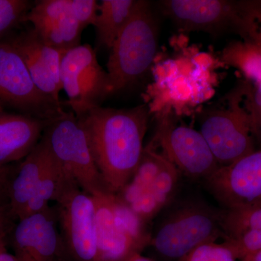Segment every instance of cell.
<instances>
[{
	"label": "cell",
	"mask_w": 261,
	"mask_h": 261,
	"mask_svg": "<svg viewBox=\"0 0 261 261\" xmlns=\"http://www.w3.org/2000/svg\"><path fill=\"white\" fill-rule=\"evenodd\" d=\"M149 111L145 105L128 109L98 107L77 117L92 157L110 192L118 194L140 164Z\"/></svg>",
	"instance_id": "obj_1"
},
{
	"label": "cell",
	"mask_w": 261,
	"mask_h": 261,
	"mask_svg": "<svg viewBox=\"0 0 261 261\" xmlns=\"http://www.w3.org/2000/svg\"><path fill=\"white\" fill-rule=\"evenodd\" d=\"M149 245L160 257L168 260H183L202 244L224 238L221 221L223 209L192 197L174 200L161 213Z\"/></svg>",
	"instance_id": "obj_2"
},
{
	"label": "cell",
	"mask_w": 261,
	"mask_h": 261,
	"mask_svg": "<svg viewBox=\"0 0 261 261\" xmlns=\"http://www.w3.org/2000/svg\"><path fill=\"white\" fill-rule=\"evenodd\" d=\"M159 25L150 2L137 0L126 25L111 49L107 72L112 94L138 82L155 59Z\"/></svg>",
	"instance_id": "obj_3"
},
{
	"label": "cell",
	"mask_w": 261,
	"mask_h": 261,
	"mask_svg": "<svg viewBox=\"0 0 261 261\" xmlns=\"http://www.w3.org/2000/svg\"><path fill=\"white\" fill-rule=\"evenodd\" d=\"M227 97L226 106L213 108L201 114L200 133L221 166L236 162L255 152V128L245 89Z\"/></svg>",
	"instance_id": "obj_4"
},
{
	"label": "cell",
	"mask_w": 261,
	"mask_h": 261,
	"mask_svg": "<svg viewBox=\"0 0 261 261\" xmlns=\"http://www.w3.org/2000/svg\"><path fill=\"white\" fill-rule=\"evenodd\" d=\"M49 148L67 174L94 197L108 190L92 157L87 136L72 111H63L50 120L44 134Z\"/></svg>",
	"instance_id": "obj_5"
},
{
	"label": "cell",
	"mask_w": 261,
	"mask_h": 261,
	"mask_svg": "<svg viewBox=\"0 0 261 261\" xmlns=\"http://www.w3.org/2000/svg\"><path fill=\"white\" fill-rule=\"evenodd\" d=\"M58 227L72 261H99L93 197L68 176L55 198Z\"/></svg>",
	"instance_id": "obj_6"
},
{
	"label": "cell",
	"mask_w": 261,
	"mask_h": 261,
	"mask_svg": "<svg viewBox=\"0 0 261 261\" xmlns=\"http://www.w3.org/2000/svg\"><path fill=\"white\" fill-rule=\"evenodd\" d=\"M159 6L181 32H235L244 42L248 40L252 20L245 1L163 0Z\"/></svg>",
	"instance_id": "obj_7"
},
{
	"label": "cell",
	"mask_w": 261,
	"mask_h": 261,
	"mask_svg": "<svg viewBox=\"0 0 261 261\" xmlns=\"http://www.w3.org/2000/svg\"><path fill=\"white\" fill-rule=\"evenodd\" d=\"M62 90L75 116L101 107L111 92V80L89 44H80L65 51L62 58Z\"/></svg>",
	"instance_id": "obj_8"
},
{
	"label": "cell",
	"mask_w": 261,
	"mask_h": 261,
	"mask_svg": "<svg viewBox=\"0 0 261 261\" xmlns=\"http://www.w3.org/2000/svg\"><path fill=\"white\" fill-rule=\"evenodd\" d=\"M50 121L64 111L33 82L23 58L8 39L0 42V110Z\"/></svg>",
	"instance_id": "obj_9"
},
{
	"label": "cell",
	"mask_w": 261,
	"mask_h": 261,
	"mask_svg": "<svg viewBox=\"0 0 261 261\" xmlns=\"http://www.w3.org/2000/svg\"><path fill=\"white\" fill-rule=\"evenodd\" d=\"M149 145L161 147V153L192 179L205 180L221 166L200 130L173 123L168 114L160 116Z\"/></svg>",
	"instance_id": "obj_10"
},
{
	"label": "cell",
	"mask_w": 261,
	"mask_h": 261,
	"mask_svg": "<svg viewBox=\"0 0 261 261\" xmlns=\"http://www.w3.org/2000/svg\"><path fill=\"white\" fill-rule=\"evenodd\" d=\"M204 181L225 210L261 207V149L220 166Z\"/></svg>",
	"instance_id": "obj_11"
},
{
	"label": "cell",
	"mask_w": 261,
	"mask_h": 261,
	"mask_svg": "<svg viewBox=\"0 0 261 261\" xmlns=\"http://www.w3.org/2000/svg\"><path fill=\"white\" fill-rule=\"evenodd\" d=\"M9 243L18 261H58L68 257L56 210L51 206L19 219Z\"/></svg>",
	"instance_id": "obj_12"
},
{
	"label": "cell",
	"mask_w": 261,
	"mask_h": 261,
	"mask_svg": "<svg viewBox=\"0 0 261 261\" xmlns=\"http://www.w3.org/2000/svg\"><path fill=\"white\" fill-rule=\"evenodd\" d=\"M8 39L23 58L37 88L55 102L61 104V62L65 51L46 44L32 27Z\"/></svg>",
	"instance_id": "obj_13"
},
{
	"label": "cell",
	"mask_w": 261,
	"mask_h": 261,
	"mask_svg": "<svg viewBox=\"0 0 261 261\" xmlns=\"http://www.w3.org/2000/svg\"><path fill=\"white\" fill-rule=\"evenodd\" d=\"M47 45L66 51L80 45L83 29L72 13L69 0H39L24 18Z\"/></svg>",
	"instance_id": "obj_14"
},
{
	"label": "cell",
	"mask_w": 261,
	"mask_h": 261,
	"mask_svg": "<svg viewBox=\"0 0 261 261\" xmlns=\"http://www.w3.org/2000/svg\"><path fill=\"white\" fill-rule=\"evenodd\" d=\"M49 121L0 110V168L25 159L42 139Z\"/></svg>",
	"instance_id": "obj_15"
},
{
	"label": "cell",
	"mask_w": 261,
	"mask_h": 261,
	"mask_svg": "<svg viewBox=\"0 0 261 261\" xmlns=\"http://www.w3.org/2000/svg\"><path fill=\"white\" fill-rule=\"evenodd\" d=\"M112 194L92 197L95 205L99 261H124L146 247L117 224L111 205Z\"/></svg>",
	"instance_id": "obj_16"
},
{
	"label": "cell",
	"mask_w": 261,
	"mask_h": 261,
	"mask_svg": "<svg viewBox=\"0 0 261 261\" xmlns=\"http://www.w3.org/2000/svg\"><path fill=\"white\" fill-rule=\"evenodd\" d=\"M50 156L49 146L42 136L32 152L16 165L8 183V196L18 220L32 198Z\"/></svg>",
	"instance_id": "obj_17"
},
{
	"label": "cell",
	"mask_w": 261,
	"mask_h": 261,
	"mask_svg": "<svg viewBox=\"0 0 261 261\" xmlns=\"http://www.w3.org/2000/svg\"><path fill=\"white\" fill-rule=\"evenodd\" d=\"M137 0H102L95 27L97 45L111 50L135 10Z\"/></svg>",
	"instance_id": "obj_18"
},
{
	"label": "cell",
	"mask_w": 261,
	"mask_h": 261,
	"mask_svg": "<svg viewBox=\"0 0 261 261\" xmlns=\"http://www.w3.org/2000/svg\"><path fill=\"white\" fill-rule=\"evenodd\" d=\"M67 176L68 174L65 172L51 152L50 159L47 167L44 170L28 205L19 219L29 215L40 212L49 207L50 206L49 202L54 201Z\"/></svg>",
	"instance_id": "obj_19"
},
{
	"label": "cell",
	"mask_w": 261,
	"mask_h": 261,
	"mask_svg": "<svg viewBox=\"0 0 261 261\" xmlns=\"http://www.w3.org/2000/svg\"><path fill=\"white\" fill-rule=\"evenodd\" d=\"M223 61L238 68L254 84L261 82V53L253 44L238 42L224 49Z\"/></svg>",
	"instance_id": "obj_20"
},
{
	"label": "cell",
	"mask_w": 261,
	"mask_h": 261,
	"mask_svg": "<svg viewBox=\"0 0 261 261\" xmlns=\"http://www.w3.org/2000/svg\"><path fill=\"white\" fill-rule=\"evenodd\" d=\"M224 240H233L261 228V207L225 210L221 221Z\"/></svg>",
	"instance_id": "obj_21"
},
{
	"label": "cell",
	"mask_w": 261,
	"mask_h": 261,
	"mask_svg": "<svg viewBox=\"0 0 261 261\" xmlns=\"http://www.w3.org/2000/svg\"><path fill=\"white\" fill-rule=\"evenodd\" d=\"M32 5L27 0H0V38L23 21Z\"/></svg>",
	"instance_id": "obj_22"
},
{
	"label": "cell",
	"mask_w": 261,
	"mask_h": 261,
	"mask_svg": "<svg viewBox=\"0 0 261 261\" xmlns=\"http://www.w3.org/2000/svg\"><path fill=\"white\" fill-rule=\"evenodd\" d=\"M233 252L224 243L209 242L196 247L183 261H236Z\"/></svg>",
	"instance_id": "obj_23"
},
{
	"label": "cell",
	"mask_w": 261,
	"mask_h": 261,
	"mask_svg": "<svg viewBox=\"0 0 261 261\" xmlns=\"http://www.w3.org/2000/svg\"><path fill=\"white\" fill-rule=\"evenodd\" d=\"M224 243L233 252L237 260H243L261 250V228L250 231L233 240H224Z\"/></svg>",
	"instance_id": "obj_24"
},
{
	"label": "cell",
	"mask_w": 261,
	"mask_h": 261,
	"mask_svg": "<svg viewBox=\"0 0 261 261\" xmlns=\"http://www.w3.org/2000/svg\"><path fill=\"white\" fill-rule=\"evenodd\" d=\"M18 221L10 205L8 191L0 188V243H9L10 235Z\"/></svg>",
	"instance_id": "obj_25"
},
{
	"label": "cell",
	"mask_w": 261,
	"mask_h": 261,
	"mask_svg": "<svg viewBox=\"0 0 261 261\" xmlns=\"http://www.w3.org/2000/svg\"><path fill=\"white\" fill-rule=\"evenodd\" d=\"M70 10L82 29L94 25L98 15L99 3L96 0H69Z\"/></svg>",
	"instance_id": "obj_26"
},
{
	"label": "cell",
	"mask_w": 261,
	"mask_h": 261,
	"mask_svg": "<svg viewBox=\"0 0 261 261\" xmlns=\"http://www.w3.org/2000/svg\"><path fill=\"white\" fill-rule=\"evenodd\" d=\"M246 5L254 23L253 31L248 43L255 45L261 53V1H246Z\"/></svg>",
	"instance_id": "obj_27"
},
{
	"label": "cell",
	"mask_w": 261,
	"mask_h": 261,
	"mask_svg": "<svg viewBox=\"0 0 261 261\" xmlns=\"http://www.w3.org/2000/svg\"><path fill=\"white\" fill-rule=\"evenodd\" d=\"M16 165H10L6 167L0 168V188L5 189L8 191V183L14 172Z\"/></svg>",
	"instance_id": "obj_28"
},
{
	"label": "cell",
	"mask_w": 261,
	"mask_h": 261,
	"mask_svg": "<svg viewBox=\"0 0 261 261\" xmlns=\"http://www.w3.org/2000/svg\"><path fill=\"white\" fill-rule=\"evenodd\" d=\"M7 245L8 243H0V261H18L14 254L7 250Z\"/></svg>",
	"instance_id": "obj_29"
},
{
	"label": "cell",
	"mask_w": 261,
	"mask_h": 261,
	"mask_svg": "<svg viewBox=\"0 0 261 261\" xmlns=\"http://www.w3.org/2000/svg\"><path fill=\"white\" fill-rule=\"evenodd\" d=\"M124 261H154L152 260V259L149 258V257L144 256L141 254V252H138V253L134 254L132 256L127 258L126 260Z\"/></svg>",
	"instance_id": "obj_30"
},
{
	"label": "cell",
	"mask_w": 261,
	"mask_h": 261,
	"mask_svg": "<svg viewBox=\"0 0 261 261\" xmlns=\"http://www.w3.org/2000/svg\"><path fill=\"white\" fill-rule=\"evenodd\" d=\"M241 261H261V250L252 254V255L245 257Z\"/></svg>",
	"instance_id": "obj_31"
},
{
	"label": "cell",
	"mask_w": 261,
	"mask_h": 261,
	"mask_svg": "<svg viewBox=\"0 0 261 261\" xmlns=\"http://www.w3.org/2000/svg\"><path fill=\"white\" fill-rule=\"evenodd\" d=\"M58 261H72V260H70L69 257H65V258L61 259V260H60Z\"/></svg>",
	"instance_id": "obj_32"
}]
</instances>
